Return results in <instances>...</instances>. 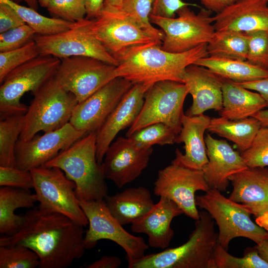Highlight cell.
<instances>
[{
	"label": "cell",
	"mask_w": 268,
	"mask_h": 268,
	"mask_svg": "<svg viewBox=\"0 0 268 268\" xmlns=\"http://www.w3.org/2000/svg\"><path fill=\"white\" fill-rule=\"evenodd\" d=\"M19 229L0 238V246L20 245L34 251L40 268H65L86 250L82 225L39 205L28 210Z\"/></svg>",
	"instance_id": "obj_1"
},
{
	"label": "cell",
	"mask_w": 268,
	"mask_h": 268,
	"mask_svg": "<svg viewBox=\"0 0 268 268\" xmlns=\"http://www.w3.org/2000/svg\"><path fill=\"white\" fill-rule=\"evenodd\" d=\"M207 44L182 53L165 51L158 44L134 48L119 61L115 75L133 84H153L163 80L183 83L186 67L199 59L208 56Z\"/></svg>",
	"instance_id": "obj_2"
},
{
	"label": "cell",
	"mask_w": 268,
	"mask_h": 268,
	"mask_svg": "<svg viewBox=\"0 0 268 268\" xmlns=\"http://www.w3.org/2000/svg\"><path fill=\"white\" fill-rule=\"evenodd\" d=\"M195 229L183 245L144 255L128 262L129 268H216L214 248L217 242L214 221L205 210L199 211Z\"/></svg>",
	"instance_id": "obj_3"
},
{
	"label": "cell",
	"mask_w": 268,
	"mask_h": 268,
	"mask_svg": "<svg viewBox=\"0 0 268 268\" xmlns=\"http://www.w3.org/2000/svg\"><path fill=\"white\" fill-rule=\"evenodd\" d=\"M44 166L61 169L75 184L79 201L103 200L108 195L102 164L96 158V133L86 134Z\"/></svg>",
	"instance_id": "obj_4"
},
{
	"label": "cell",
	"mask_w": 268,
	"mask_h": 268,
	"mask_svg": "<svg viewBox=\"0 0 268 268\" xmlns=\"http://www.w3.org/2000/svg\"><path fill=\"white\" fill-rule=\"evenodd\" d=\"M74 23L93 35L119 62L134 48L152 44L161 45L121 9L103 6L95 18H85Z\"/></svg>",
	"instance_id": "obj_5"
},
{
	"label": "cell",
	"mask_w": 268,
	"mask_h": 268,
	"mask_svg": "<svg viewBox=\"0 0 268 268\" xmlns=\"http://www.w3.org/2000/svg\"><path fill=\"white\" fill-rule=\"evenodd\" d=\"M33 95L19 137L23 140L32 138L39 132L55 131L69 123L78 103L73 94L58 84L54 76Z\"/></svg>",
	"instance_id": "obj_6"
},
{
	"label": "cell",
	"mask_w": 268,
	"mask_h": 268,
	"mask_svg": "<svg viewBox=\"0 0 268 268\" xmlns=\"http://www.w3.org/2000/svg\"><path fill=\"white\" fill-rule=\"evenodd\" d=\"M196 203L216 223L217 242L227 251L231 241L237 237L248 238L256 244L268 239V231L252 220L246 206L225 197L218 190L210 189L196 196Z\"/></svg>",
	"instance_id": "obj_7"
},
{
	"label": "cell",
	"mask_w": 268,
	"mask_h": 268,
	"mask_svg": "<svg viewBox=\"0 0 268 268\" xmlns=\"http://www.w3.org/2000/svg\"><path fill=\"white\" fill-rule=\"evenodd\" d=\"M61 59L40 55L15 68L5 76L0 86V118L25 115L28 107L20 101L28 92L32 95L53 77Z\"/></svg>",
	"instance_id": "obj_8"
},
{
	"label": "cell",
	"mask_w": 268,
	"mask_h": 268,
	"mask_svg": "<svg viewBox=\"0 0 268 268\" xmlns=\"http://www.w3.org/2000/svg\"><path fill=\"white\" fill-rule=\"evenodd\" d=\"M212 12L204 8L196 13L185 6L176 12L177 17L150 14V20L164 33L161 48L170 52L182 53L210 41L215 31Z\"/></svg>",
	"instance_id": "obj_9"
},
{
	"label": "cell",
	"mask_w": 268,
	"mask_h": 268,
	"mask_svg": "<svg viewBox=\"0 0 268 268\" xmlns=\"http://www.w3.org/2000/svg\"><path fill=\"white\" fill-rule=\"evenodd\" d=\"M188 94L187 86L180 82L163 80L153 83L145 92L142 108L126 136L157 123L165 124L180 132L183 105Z\"/></svg>",
	"instance_id": "obj_10"
},
{
	"label": "cell",
	"mask_w": 268,
	"mask_h": 268,
	"mask_svg": "<svg viewBox=\"0 0 268 268\" xmlns=\"http://www.w3.org/2000/svg\"><path fill=\"white\" fill-rule=\"evenodd\" d=\"M30 171L40 206L62 214L84 227L88 225L76 195L75 184L61 169L42 166Z\"/></svg>",
	"instance_id": "obj_11"
},
{
	"label": "cell",
	"mask_w": 268,
	"mask_h": 268,
	"mask_svg": "<svg viewBox=\"0 0 268 268\" xmlns=\"http://www.w3.org/2000/svg\"><path fill=\"white\" fill-rule=\"evenodd\" d=\"M88 221L89 228L85 232L86 249L94 248L100 240H111L123 249L128 262L139 259L145 254L149 245L142 237L127 232L113 216L104 200L79 201Z\"/></svg>",
	"instance_id": "obj_12"
},
{
	"label": "cell",
	"mask_w": 268,
	"mask_h": 268,
	"mask_svg": "<svg viewBox=\"0 0 268 268\" xmlns=\"http://www.w3.org/2000/svg\"><path fill=\"white\" fill-rule=\"evenodd\" d=\"M116 67L92 57H70L61 60L54 78L79 103L116 77Z\"/></svg>",
	"instance_id": "obj_13"
},
{
	"label": "cell",
	"mask_w": 268,
	"mask_h": 268,
	"mask_svg": "<svg viewBox=\"0 0 268 268\" xmlns=\"http://www.w3.org/2000/svg\"><path fill=\"white\" fill-rule=\"evenodd\" d=\"M209 189L202 170L171 162L158 171L153 191L156 196L174 201L184 214L197 220L200 214L196 203V192H206Z\"/></svg>",
	"instance_id": "obj_14"
},
{
	"label": "cell",
	"mask_w": 268,
	"mask_h": 268,
	"mask_svg": "<svg viewBox=\"0 0 268 268\" xmlns=\"http://www.w3.org/2000/svg\"><path fill=\"white\" fill-rule=\"evenodd\" d=\"M40 55L60 59L74 56L90 57L117 67L113 57L93 35L73 23L67 31L51 35L36 34L34 38Z\"/></svg>",
	"instance_id": "obj_15"
},
{
	"label": "cell",
	"mask_w": 268,
	"mask_h": 268,
	"mask_svg": "<svg viewBox=\"0 0 268 268\" xmlns=\"http://www.w3.org/2000/svg\"><path fill=\"white\" fill-rule=\"evenodd\" d=\"M133 84L116 77L75 106L69 121L86 134L96 133Z\"/></svg>",
	"instance_id": "obj_16"
},
{
	"label": "cell",
	"mask_w": 268,
	"mask_h": 268,
	"mask_svg": "<svg viewBox=\"0 0 268 268\" xmlns=\"http://www.w3.org/2000/svg\"><path fill=\"white\" fill-rule=\"evenodd\" d=\"M86 134L68 123L61 128L42 135H35L27 140L19 139L15 151L16 167L30 171L44 166Z\"/></svg>",
	"instance_id": "obj_17"
},
{
	"label": "cell",
	"mask_w": 268,
	"mask_h": 268,
	"mask_svg": "<svg viewBox=\"0 0 268 268\" xmlns=\"http://www.w3.org/2000/svg\"><path fill=\"white\" fill-rule=\"evenodd\" d=\"M152 147L140 148L128 137H118L108 148L102 165L106 179L119 188L135 180L148 165Z\"/></svg>",
	"instance_id": "obj_18"
},
{
	"label": "cell",
	"mask_w": 268,
	"mask_h": 268,
	"mask_svg": "<svg viewBox=\"0 0 268 268\" xmlns=\"http://www.w3.org/2000/svg\"><path fill=\"white\" fill-rule=\"evenodd\" d=\"M229 180L233 190L228 198L246 206L256 223L268 231V168L248 167Z\"/></svg>",
	"instance_id": "obj_19"
},
{
	"label": "cell",
	"mask_w": 268,
	"mask_h": 268,
	"mask_svg": "<svg viewBox=\"0 0 268 268\" xmlns=\"http://www.w3.org/2000/svg\"><path fill=\"white\" fill-rule=\"evenodd\" d=\"M152 85L133 84L96 132V158L99 164L102 163L108 148L118 133L134 122L142 108L145 93Z\"/></svg>",
	"instance_id": "obj_20"
},
{
	"label": "cell",
	"mask_w": 268,
	"mask_h": 268,
	"mask_svg": "<svg viewBox=\"0 0 268 268\" xmlns=\"http://www.w3.org/2000/svg\"><path fill=\"white\" fill-rule=\"evenodd\" d=\"M222 81V77L205 67L195 64L187 67L183 83L192 95L193 102L186 115H199L210 109L220 112L223 105Z\"/></svg>",
	"instance_id": "obj_21"
},
{
	"label": "cell",
	"mask_w": 268,
	"mask_h": 268,
	"mask_svg": "<svg viewBox=\"0 0 268 268\" xmlns=\"http://www.w3.org/2000/svg\"><path fill=\"white\" fill-rule=\"evenodd\" d=\"M204 139L208 159L202 169L205 180L210 189L225 192L229 177L248 166L241 153L234 150L226 140L215 139L209 134Z\"/></svg>",
	"instance_id": "obj_22"
},
{
	"label": "cell",
	"mask_w": 268,
	"mask_h": 268,
	"mask_svg": "<svg viewBox=\"0 0 268 268\" xmlns=\"http://www.w3.org/2000/svg\"><path fill=\"white\" fill-rule=\"evenodd\" d=\"M213 20L215 31H268V0H236Z\"/></svg>",
	"instance_id": "obj_23"
},
{
	"label": "cell",
	"mask_w": 268,
	"mask_h": 268,
	"mask_svg": "<svg viewBox=\"0 0 268 268\" xmlns=\"http://www.w3.org/2000/svg\"><path fill=\"white\" fill-rule=\"evenodd\" d=\"M211 118L201 114L190 116L184 114L182 128L176 143H184L185 153L178 149L172 163L195 170H202L208 163L204 134L207 130Z\"/></svg>",
	"instance_id": "obj_24"
},
{
	"label": "cell",
	"mask_w": 268,
	"mask_h": 268,
	"mask_svg": "<svg viewBox=\"0 0 268 268\" xmlns=\"http://www.w3.org/2000/svg\"><path fill=\"white\" fill-rule=\"evenodd\" d=\"M182 214H184L183 211L176 203L160 197L158 202L148 212L132 223L131 230L147 235L149 247L165 249L174 235L171 222Z\"/></svg>",
	"instance_id": "obj_25"
},
{
	"label": "cell",
	"mask_w": 268,
	"mask_h": 268,
	"mask_svg": "<svg viewBox=\"0 0 268 268\" xmlns=\"http://www.w3.org/2000/svg\"><path fill=\"white\" fill-rule=\"evenodd\" d=\"M104 200L111 214L123 226L141 217L154 204L150 191L141 186L107 195Z\"/></svg>",
	"instance_id": "obj_26"
},
{
	"label": "cell",
	"mask_w": 268,
	"mask_h": 268,
	"mask_svg": "<svg viewBox=\"0 0 268 268\" xmlns=\"http://www.w3.org/2000/svg\"><path fill=\"white\" fill-rule=\"evenodd\" d=\"M221 117L231 120L253 117L266 107V103L258 92L245 88L238 82L223 78Z\"/></svg>",
	"instance_id": "obj_27"
},
{
	"label": "cell",
	"mask_w": 268,
	"mask_h": 268,
	"mask_svg": "<svg viewBox=\"0 0 268 268\" xmlns=\"http://www.w3.org/2000/svg\"><path fill=\"white\" fill-rule=\"evenodd\" d=\"M37 201L36 195L30 190L0 187V233L10 235L16 232L24 217L16 214L15 210L19 208H32Z\"/></svg>",
	"instance_id": "obj_28"
},
{
	"label": "cell",
	"mask_w": 268,
	"mask_h": 268,
	"mask_svg": "<svg viewBox=\"0 0 268 268\" xmlns=\"http://www.w3.org/2000/svg\"><path fill=\"white\" fill-rule=\"evenodd\" d=\"M194 64L205 67L223 78L237 82L268 77V69L246 60L207 56L199 59Z\"/></svg>",
	"instance_id": "obj_29"
},
{
	"label": "cell",
	"mask_w": 268,
	"mask_h": 268,
	"mask_svg": "<svg viewBox=\"0 0 268 268\" xmlns=\"http://www.w3.org/2000/svg\"><path fill=\"white\" fill-rule=\"evenodd\" d=\"M261 126L253 117L231 120L221 116L211 119L207 130L231 141L242 152L251 145Z\"/></svg>",
	"instance_id": "obj_30"
},
{
	"label": "cell",
	"mask_w": 268,
	"mask_h": 268,
	"mask_svg": "<svg viewBox=\"0 0 268 268\" xmlns=\"http://www.w3.org/2000/svg\"><path fill=\"white\" fill-rule=\"evenodd\" d=\"M248 37L247 33L215 31L207 44L208 56L246 60Z\"/></svg>",
	"instance_id": "obj_31"
},
{
	"label": "cell",
	"mask_w": 268,
	"mask_h": 268,
	"mask_svg": "<svg viewBox=\"0 0 268 268\" xmlns=\"http://www.w3.org/2000/svg\"><path fill=\"white\" fill-rule=\"evenodd\" d=\"M24 115L0 119V166H16L15 147L23 131Z\"/></svg>",
	"instance_id": "obj_32"
},
{
	"label": "cell",
	"mask_w": 268,
	"mask_h": 268,
	"mask_svg": "<svg viewBox=\"0 0 268 268\" xmlns=\"http://www.w3.org/2000/svg\"><path fill=\"white\" fill-rule=\"evenodd\" d=\"M13 8L24 23L40 35H51L70 29L73 23L60 18L48 17L30 7L19 4L13 0H0Z\"/></svg>",
	"instance_id": "obj_33"
},
{
	"label": "cell",
	"mask_w": 268,
	"mask_h": 268,
	"mask_svg": "<svg viewBox=\"0 0 268 268\" xmlns=\"http://www.w3.org/2000/svg\"><path fill=\"white\" fill-rule=\"evenodd\" d=\"M154 0H123L121 10L138 27L162 44L164 33L153 26L150 20Z\"/></svg>",
	"instance_id": "obj_34"
},
{
	"label": "cell",
	"mask_w": 268,
	"mask_h": 268,
	"mask_svg": "<svg viewBox=\"0 0 268 268\" xmlns=\"http://www.w3.org/2000/svg\"><path fill=\"white\" fill-rule=\"evenodd\" d=\"M179 133L165 124L157 123L139 129L128 137L137 146L149 148L155 144L163 146L174 144Z\"/></svg>",
	"instance_id": "obj_35"
},
{
	"label": "cell",
	"mask_w": 268,
	"mask_h": 268,
	"mask_svg": "<svg viewBox=\"0 0 268 268\" xmlns=\"http://www.w3.org/2000/svg\"><path fill=\"white\" fill-rule=\"evenodd\" d=\"M227 251L217 242L213 251L216 268H268V263L260 256L255 247L247 248L242 258Z\"/></svg>",
	"instance_id": "obj_36"
},
{
	"label": "cell",
	"mask_w": 268,
	"mask_h": 268,
	"mask_svg": "<svg viewBox=\"0 0 268 268\" xmlns=\"http://www.w3.org/2000/svg\"><path fill=\"white\" fill-rule=\"evenodd\" d=\"M40 260L30 249L20 245L0 246V268H39Z\"/></svg>",
	"instance_id": "obj_37"
},
{
	"label": "cell",
	"mask_w": 268,
	"mask_h": 268,
	"mask_svg": "<svg viewBox=\"0 0 268 268\" xmlns=\"http://www.w3.org/2000/svg\"><path fill=\"white\" fill-rule=\"evenodd\" d=\"M39 55V51L34 40L19 48L0 52V83L11 71Z\"/></svg>",
	"instance_id": "obj_38"
},
{
	"label": "cell",
	"mask_w": 268,
	"mask_h": 268,
	"mask_svg": "<svg viewBox=\"0 0 268 268\" xmlns=\"http://www.w3.org/2000/svg\"><path fill=\"white\" fill-rule=\"evenodd\" d=\"M241 155L248 167L268 166V127H261L251 145Z\"/></svg>",
	"instance_id": "obj_39"
},
{
	"label": "cell",
	"mask_w": 268,
	"mask_h": 268,
	"mask_svg": "<svg viewBox=\"0 0 268 268\" xmlns=\"http://www.w3.org/2000/svg\"><path fill=\"white\" fill-rule=\"evenodd\" d=\"M46 8L53 17L71 23L79 22L86 16L84 0H52Z\"/></svg>",
	"instance_id": "obj_40"
},
{
	"label": "cell",
	"mask_w": 268,
	"mask_h": 268,
	"mask_svg": "<svg viewBox=\"0 0 268 268\" xmlns=\"http://www.w3.org/2000/svg\"><path fill=\"white\" fill-rule=\"evenodd\" d=\"M247 34L248 44L246 61L268 69V31H258Z\"/></svg>",
	"instance_id": "obj_41"
},
{
	"label": "cell",
	"mask_w": 268,
	"mask_h": 268,
	"mask_svg": "<svg viewBox=\"0 0 268 268\" xmlns=\"http://www.w3.org/2000/svg\"><path fill=\"white\" fill-rule=\"evenodd\" d=\"M36 34L26 24L0 33V52L19 48L33 40Z\"/></svg>",
	"instance_id": "obj_42"
},
{
	"label": "cell",
	"mask_w": 268,
	"mask_h": 268,
	"mask_svg": "<svg viewBox=\"0 0 268 268\" xmlns=\"http://www.w3.org/2000/svg\"><path fill=\"white\" fill-rule=\"evenodd\" d=\"M0 186L30 190L34 188V181L30 171L0 166Z\"/></svg>",
	"instance_id": "obj_43"
},
{
	"label": "cell",
	"mask_w": 268,
	"mask_h": 268,
	"mask_svg": "<svg viewBox=\"0 0 268 268\" xmlns=\"http://www.w3.org/2000/svg\"><path fill=\"white\" fill-rule=\"evenodd\" d=\"M196 4L182 0H154L150 14L167 18L175 17L176 12L185 6Z\"/></svg>",
	"instance_id": "obj_44"
},
{
	"label": "cell",
	"mask_w": 268,
	"mask_h": 268,
	"mask_svg": "<svg viewBox=\"0 0 268 268\" xmlns=\"http://www.w3.org/2000/svg\"><path fill=\"white\" fill-rule=\"evenodd\" d=\"M24 24L23 20L13 8L0 1V33Z\"/></svg>",
	"instance_id": "obj_45"
},
{
	"label": "cell",
	"mask_w": 268,
	"mask_h": 268,
	"mask_svg": "<svg viewBox=\"0 0 268 268\" xmlns=\"http://www.w3.org/2000/svg\"><path fill=\"white\" fill-rule=\"evenodd\" d=\"M238 83L246 88L256 91L260 93L266 102V107H268V77L256 80Z\"/></svg>",
	"instance_id": "obj_46"
},
{
	"label": "cell",
	"mask_w": 268,
	"mask_h": 268,
	"mask_svg": "<svg viewBox=\"0 0 268 268\" xmlns=\"http://www.w3.org/2000/svg\"><path fill=\"white\" fill-rule=\"evenodd\" d=\"M121 265V260L116 256H104L87 265L86 268H117Z\"/></svg>",
	"instance_id": "obj_47"
},
{
	"label": "cell",
	"mask_w": 268,
	"mask_h": 268,
	"mask_svg": "<svg viewBox=\"0 0 268 268\" xmlns=\"http://www.w3.org/2000/svg\"><path fill=\"white\" fill-rule=\"evenodd\" d=\"M205 8L217 13L236 0H200Z\"/></svg>",
	"instance_id": "obj_48"
},
{
	"label": "cell",
	"mask_w": 268,
	"mask_h": 268,
	"mask_svg": "<svg viewBox=\"0 0 268 268\" xmlns=\"http://www.w3.org/2000/svg\"><path fill=\"white\" fill-rule=\"evenodd\" d=\"M105 0H84L87 19L95 18L102 9Z\"/></svg>",
	"instance_id": "obj_49"
},
{
	"label": "cell",
	"mask_w": 268,
	"mask_h": 268,
	"mask_svg": "<svg viewBox=\"0 0 268 268\" xmlns=\"http://www.w3.org/2000/svg\"><path fill=\"white\" fill-rule=\"evenodd\" d=\"M260 256L268 263V239H265L255 246Z\"/></svg>",
	"instance_id": "obj_50"
},
{
	"label": "cell",
	"mask_w": 268,
	"mask_h": 268,
	"mask_svg": "<svg viewBox=\"0 0 268 268\" xmlns=\"http://www.w3.org/2000/svg\"><path fill=\"white\" fill-rule=\"evenodd\" d=\"M253 117L258 119L262 126L268 127V109L259 111Z\"/></svg>",
	"instance_id": "obj_51"
},
{
	"label": "cell",
	"mask_w": 268,
	"mask_h": 268,
	"mask_svg": "<svg viewBox=\"0 0 268 268\" xmlns=\"http://www.w3.org/2000/svg\"><path fill=\"white\" fill-rule=\"evenodd\" d=\"M123 0H105L103 6L120 9Z\"/></svg>",
	"instance_id": "obj_52"
},
{
	"label": "cell",
	"mask_w": 268,
	"mask_h": 268,
	"mask_svg": "<svg viewBox=\"0 0 268 268\" xmlns=\"http://www.w3.org/2000/svg\"><path fill=\"white\" fill-rule=\"evenodd\" d=\"M16 2H20L21 1H24L29 7L37 10L38 8V2L37 0H13ZM18 3V2H17Z\"/></svg>",
	"instance_id": "obj_53"
},
{
	"label": "cell",
	"mask_w": 268,
	"mask_h": 268,
	"mask_svg": "<svg viewBox=\"0 0 268 268\" xmlns=\"http://www.w3.org/2000/svg\"><path fill=\"white\" fill-rule=\"evenodd\" d=\"M38 3L43 7L47 8L49 3L52 0H37Z\"/></svg>",
	"instance_id": "obj_54"
}]
</instances>
